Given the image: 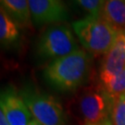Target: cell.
Masks as SVG:
<instances>
[{"instance_id":"15","label":"cell","mask_w":125,"mask_h":125,"mask_svg":"<svg viewBox=\"0 0 125 125\" xmlns=\"http://www.w3.org/2000/svg\"><path fill=\"white\" fill-rule=\"evenodd\" d=\"M0 125H10L2 110H0Z\"/></svg>"},{"instance_id":"3","label":"cell","mask_w":125,"mask_h":125,"mask_svg":"<svg viewBox=\"0 0 125 125\" xmlns=\"http://www.w3.org/2000/svg\"><path fill=\"white\" fill-rule=\"evenodd\" d=\"M79 49L71 28L65 24H56L45 30L37 44V52L42 58L58 59Z\"/></svg>"},{"instance_id":"13","label":"cell","mask_w":125,"mask_h":125,"mask_svg":"<svg viewBox=\"0 0 125 125\" xmlns=\"http://www.w3.org/2000/svg\"><path fill=\"white\" fill-rule=\"evenodd\" d=\"M113 125H125V95L117 99L111 110Z\"/></svg>"},{"instance_id":"4","label":"cell","mask_w":125,"mask_h":125,"mask_svg":"<svg viewBox=\"0 0 125 125\" xmlns=\"http://www.w3.org/2000/svg\"><path fill=\"white\" fill-rule=\"evenodd\" d=\"M21 95L41 125H67L62 107L53 96L31 88H25Z\"/></svg>"},{"instance_id":"11","label":"cell","mask_w":125,"mask_h":125,"mask_svg":"<svg viewBox=\"0 0 125 125\" xmlns=\"http://www.w3.org/2000/svg\"><path fill=\"white\" fill-rule=\"evenodd\" d=\"M20 37L17 22L3 9H0V40L3 45L16 43Z\"/></svg>"},{"instance_id":"6","label":"cell","mask_w":125,"mask_h":125,"mask_svg":"<svg viewBox=\"0 0 125 125\" xmlns=\"http://www.w3.org/2000/svg\"><path fill=\"white\" fill-rule=\"evenodd\" d=\"M31 20L38 25L60 23L69 18L62 0H27Z\"/></svg>"},{"instance_id":"18","label":"cell","mask_w":125,"mask_h":125,"mask_svg":"<svg viewBox=\"0 0 125 125\" xmlns=\"http://www.w3.org/2000/svg\"><path fill=\"white\" fill-rule=\"evenodd\" d=\"M123 33V36H124V39H125V32H122Z\"/></svg>"},{"instance_id":"2","label":"cell","mask_w":125,"mask_h":125,"mask_svg":"<svg viewBox=\"0 0 125 125\" xmlns=\"http://www.w3.org/2000/svg\"><path fill=\"white\" fill-rule=\"evenodd\" d=\"M72 29L83 46L94 55H105L121 33L101 16L93 15L74 21Z\"/></svg>"},{"instance_id":"12","label":"cell","mask_w":125,"mask_h":125,"mask_svg":"<svg viewBox=\"0 0 125 125\" xmlns=\"http://www.w3.org/2000/svg\"><path fill=\"white\" fill-rule=\"evenodd\" d=\"M103 89L114 102L125 95V70L106 83H103Z\"/></svg>"},{"instance_id":"17","label":"cell","mask_w":125,"mask_h":125,"mask_svg":"<svg viewBox=\"0 0 125 125\" xmlns=\"http://www.w3.org/2000/svg\"><path fill=\"white\" fill-rule=\"evenodd\" d=\"M29 125H41V124L39 123V122H38V121H36L35 120L33 119V120H32V121H31V122L29 123Z\"/></svg>"},{"instance_id":"8","label":"cell","mask_w":125,"mask_h":125,"mask_svg":"<svg viewBox=\"0 0 125 125\" xmlns=\"http://www.w3.org/2000/svg\"><path fill=\"white\" fill-rule=\"evenodd\" d=\"M125 70V39L120 33L115 44L104 55L100 68V81L103 83L111 80Z\"/></svg>"},{"instance_id":"1","label":"cell","mask_w":125,"mask_h":125,"mask_svg":"<svg viewBox=\"0 0 125 125\" xmlns=\"http://www.w3.org/2000/svg\"><path fill=\"white\" fill-rule=\"evenodd\" d=\"M89 57L83 50L55 59L44 71L46 82L55 89L73 91L84 83L89 72Z\"/></svg>"},{"instance_id":"14","label":"cell","mask_w":125,"mask_h":125,"mask_svg":"<svg viewBox=\"0 0 125 125\" xmlns=\"http://www.w3.org/2000/svg\"><path fill=\"white\" fill-rule=\"evenodd\" d=\"M82 9L87 11L89 15L101 16V11L105 0H74Z\"/></svg>"},{"instance_id":"16","label":"cell","mask_w":125,"mask_h":125,"mask_svg":"<svg viewBox=\"0 0 125 125\" xmlns=\"http://www.w3.org/2000/svg\"><path fill=\"white\" fill-rule=\"evenodd\" d=\"M85 125H113L112 124L111 121L109 119H107L105 121H101V122H98V123H93V124H85Z\"/></svg>"},{"instance_id":"9","label":"cell","mask_w":125,"mask_h":125,"mask_svg":"<svg viewBox=\"0 0 125 125\" xmlns=\"http://www.w3.org/2000/svg\"><path fill=\"white\" fill-rule=\"evenodd\" d=\"M101 17L116 31L125 32V0H105Z\"/></svg>"},{"instance_id":"5","label":"cell","mask_w":125,"mask_h":125,"mask_svg":"<svg viewBox=\"0 0 125 125\" xmlns=\"http://www.w3.org/2000/svg\"><path fill=\"white\" fill-rule=\"evenodd\" d=\"M114 101L104 89L91 90L81 96L79 109L85 124H93L108 119Z\"/></svg>"},{"instance_id":"7","label":"cell","mask_w":125,"mask_h":125,"mask_svg":"<svg viewBox=\"0 0 125 125\" xmlns=\"http://www.w3.org/2000/svg\"><path fill=\"white\" fill-rule=\"evenodd\" d=\"M1 110L10 125H29L33 119L21 94L13 88H7L1 94Z\"/></svg>"},{"instance_id":"10","label":"cell","mask_w":125,"mask_h":125,"mask_svg":"<svg viewBox=\"0 0 125 125\" xmlns=\"http://www.w3.org/2000/svg\"><path fill=\"white\" fill-rule=\"evenodd\" d=\"M3 9L11 18L21 26L29 25L31 21L27 0H0Z\"/></svg>"}]
</instances>
